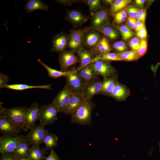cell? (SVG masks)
<instances>
[{"instance_id":"6da1fadb","label":"cell","mask_w":160,"mask_h":160,"mask_svg":"<svg viewBox=\"0 0 160 160\" xmlns=\"http://www.w3.org/2000/svg\"><path fill=\"white\" fill-rule=\"evenodd\" d=\"M95 107L92 99H86L76 111L71 115V122L82 125H91L92 113Z\"/></svg>"},{"instance_id":"7a4b0ae2","label":"cell","mask_w":160,"mask_h":160,"mask_svg":"<svg viewBox=\"0 0 160 160\" xmlns=\"http://www.w3.org/2000/svg\"><path fill=\"white\" fill-rule=\"evenodd\" d=\"M28 109L25 106L6 108H3L0 104V115L9 119L22 130L27 131L28 129L25 125V117Z\"/></svg>"},{"instance_id":"3957f363","label":"cell","mask_w":160,"mask_h":160,"mask_svg":"<svg viewBox=\"0 0 160 160\" xmlns=\"http://www.w3.org/2000/svg\"><path fill=\"white\" fill-rule=\"evenodd\" d=\"M91 29L90 27H85L77 30H71L68 35L67 48L74 53L84 48V36Z\"/></svg>"},{"instance_id":"277c9868","label":"cell","mask_w":160,"mask_h":160,"mask_svg":"<svg viewBox=\"0 0 160 160\" xmlns=\"http://www.w3.org/2000/svg\"><path fill=\"white\" fill-rule=\"evenodd\" d=\"M25 136L17 135L0 137V153L1 155L12 154Z\"/></svg>"},{"instance_id":"5b68a950","label":"cell","mask_w":160,"mask_h":160,"mask_svg":"<svg viewBox=\"0 0 160 160\" xmlns=\"http://www.w3.org/2000/svg\"><path fill=\"white\" fill-rule=\"evenodd\" d=\"M57 112L52 103L41 105L39 107L38 120L44 126L52 124L57 119Z\"/></svg>"},{"instance_id":"8992f818","label":"cell","mask_w":160,"mask_h":160,"mask_svg":"<svg viewBox=\"0 0 160 160\" xmlns=\"http://www.w3.org/2000/svg\"><path fill=\"white\" fill-rule=\"evenodd\" d=\"M73 92L65 85L51 103L58 112L64 113L65 109Z\"/></svg>"},{"instance_id":"52a82bcc","label":"cell","mask_w":160,"mask_h":160,"mask_svg":"<svg viewBox=\"0 0 160 160\" xmlns=\"http://www.w3.org/2000/svg\"><path fill=\"white\" fill-rule=\"evenodd\" d=\"M44 127L43 124L39 123L30 129L25 135L32 146H39L43 143L45 136L48 133L47 131L45 129Z\"/></svg>"},{"instance_id":"ba28073f","label":"cell","mask_w":160,"mask_h":160,"mask_svg":"<svg viewBox=\"0 0 160 160\" xmlns=\"http://www.w3.org/2000/svg\"><path fill=\"white\" fill-rule=\"evenodd\" d=\"M102 87V82L99 77L84 84L80 92L86 99H92L95 95L100 94Z\"/></svg>"},{"instance_id":"9c48e42d","label":"cell","mask_w":160,"mask_h":160,"mask_svg":"<svg viewBox=\"0 0 160 160\" xmlns=\"http://www.w3.org/2000/svg\"><path fill=\"white\" fill-rule=\"evenodd\" d=\"M96 73L105 78H108L115 74V68L109 61L99 60L90 64Z\"/></svg>"},{"instance_id":"30bf717a","label":"cell","mask_w":160,"mask_h":160,"mask_svg":"<svg viewBox=\"0 0 160 160\" xmlns=\"http://www.w3.org/2000/svg\"><path fill=\"white\" fill-rule=\"evenodd\" d=\"M71 50L65 49L60 52L58 60L61 71H66L68 68L72 65L80 63V60Z\"/></svg>"},{"instance_id":"8fae6325","label":"cell","mask_w":160,"mask_h":160,"mask_svg":"<svg viewBox=\"0 0 160 160\" xmlns=\"http://www.w3.org/2000/svg\"><path fill=\"white\" fill-rule=\"evenodd\" d=\"M21 129L8 118L0 115V132L5 136L17 135Z\"/></svg>"},{"instance_id":"7c38bea8","label":"cell","mask_w":160,"mask_h":160,"mask_svg":"<svg viewBox=\"0 0 160 160\" xmlns=\"http://www.w3.org/2000/svg\"><path fill=\"white\" fill-rule=\"evenodd\" d=\"M66 14L64 19L67 20L73 25L74 28L81 27L87 22L90 16L83 14L78 10L66 9Z\"/></svg>"},{"instance_id":"4fadbf2b","label":"cell","mask_w":160,"mask_h":160,"mask_svg":"<svg viewBox=\"0 0 160 160\" xmlns=\"http://www.w3.org/2000/svg\"><path fill=\"white\" fill-rule=\"evenodd\" d=\"M86 99L80 92L73 93L65 109L64 113L71 115L79 108Z\"/></svg>"},{"instance_id":"5bb4252c","label":"cell","mask_w":160,"mask_h":160,"mask_svg":"<svg viewBox=\"0 0 160 160\" xmlns=\"http://www.w3.org/2000/svg\"><path fill=\"white\" fill-rule=\"evenodd\" d=\"M66 84L73 92H80L84 83L77 72V69L74 72L65 77Z\"/></svg>"},{"instance_id":"9a60e30c","label":"cell","mask_w":160,"mask_h":160,"mask_svg":"<svg viewBox=\"0 0 160 160\" xmlns=\"http://www.w3.org/2000/svg\"><path fill=\"white\" fill-rule=\"evenodd\" d=\"M68 35L65 32H61L55 35L52 38V52H61L67 48Z\"/></svg>"},{"instance_id":"2e32d148","label":"cell","mask_w":160,"mask_h":160,"mask_svg":"<svg viewBox=\"0 0 160 160\" xmlns=\"http://www.w3.org/2000/svg\"><path fill=\"white\" fill-rule=\"evenodd\" d=\"M39 107L38 103H33L31 107L28 108L25 117V125L28 129H31L36 125L38 119Z\"/></svg>"},{"instance_id":"e0dca14e","label":"cell","mask_w":160,"mask_h":160,"mask_svg":"<svg viewBox=\"0 0 160 160\" xmlns=\"http://www.w3.org/2000/svg\"><path fill=\"white\" fill-rule=\"evenodd\" d=\"M109 14L106 9H101L97 11L92 16L91 27L101 26L108 23Z\"/></svg>"},{"instance_id":"ac0fdd59","label":"cell","mask_w":160,"mask_h":160,"mask_svg":"<svg viewBox=\"0 0 160 160\" xmlns=\"http://www.w3.org/2000/svg\"><path fill=\"white\" fill-rule=\"evenodd\" d=\"M111 50L109 40L104 36L102 37L96 45L89 50L95 56L110 52Z\"/></svg>"},{"instance_id":"d6986e66","label":"cell","mask_w":160,"mask_h":160,"mask_svg":"<svg viewBox=\"0 0 160 160\" xmlns=\"http://www.w3.org/2000/svg\"><path fill=\"white\" fill-rule=\"evenodd\" d=\"M31 145V143L25 136L24 139L19 144L12 154L17 159L26 158Z\"/></svg>"},{"instance_id":"ffe728a7","label":"cell","mask_w":160,"mask_h":160,"mask_svg":"<svg viewBox=\"0 0 160 160\" xmlns=\"http://www.w3.org/2000/svg\"><path fill=\"white\" fill-rule=\"evenodd\" d=\"M77 72L84 84L99 77L90 64L78 68Z\"/></svg>"},{"instance_id":"44dd1931","label":"cell","mask_w":160,"mask_h":160,"mask_svg":"<svg viewBox=\"0 0 160 160\" xmlns=\"http://www.w3.org/2000/svg\"><path fill=\"white\" fill-rule=\"evenodd\" d=\"M91 29L101 33L106 38L113 40L118 38L119 33L115 28L108 23L103 25L95 27H91Z\"/></svg>"},{"instance_id":"7402d4cb","label":"cell","mask_w":160,"mask_h":160,"mask_svg":"<svg viewBox=\"0 0 160 160\" xmlns=\"http://www.w3.org/2000/svg\"><path fill=\"white\" fill-rule=\"evenodd\" d=\"M102 82V87L100 94L110 96L113 89L118 82L117 76L115 74L108 78H104Z\"/></svg>"},{"instance_id":"603a6c76","label":"cell","mask_w":160,"mask_h":160,"mask_svg":"<svg viewBox=\"0 0 160 160\" xmlns=\"http://www.w3.org/2000/svg\"><path fill=\"white\" fill-rule=\"evenodd\" d=\"M101 38L99 32L91 29L85 35L84 45L92 48L96 45Z\"/></svg>"},{"instance_id":"cb8c5ba5","label":"cell","mask_w":160,"mask_h":160,"mask_svg":"<svg viewBox=\"0 0 160 160\" xmlns=\"http://www.w3.org/2000/svg\"><path fill=\"white\" fill-rule=\"evenodd\" d=\"M76 53L81 63L79 68L89 65L94 62L95 56L89 50L83 48Z\"/></svg>"},{"instance_id":"d4e9b609","label":"cell","mask_w":160,"mask_h":160,"mask_svg":"<svg viewBox=\"0 0 160 160\" xmlns=\"http://www.w3.org/2000/svg\"><path fill=\"white\" fill-rule=\"evenodd\" d=\"M129 94V91L128 89L123 84L118 82L110 96L119 101H124Z\"/></svg>"},{"instance_id":"484cf974","label":"cell","mask_w":160,"mask_h":160,"mask_svg":"<svg viewBox=\"0 0 160 160\" xmlns=\"http://www.w3.org/2000/svg\"><path fill=\"white\" fill-rule=\"evenodd\" d=\"M48 9V6L40 0H27L24 8L25 10L28 13H31L38 9L47 11Z\"/></svg>"},{"instance_id":"4316f807","label":"cell","mask_w":160,"mask_h":160,"mask_svg":"<svg viewBox=\"0 0 160 160\" xmlns=\"http://www.w3.org/2000/svg\"><path fill=\"white\" fill-rule=\"evenodd\" d=\"M46 151L39 146H32L26 158L28 160H43L46 158Z\"/></svg>"},{"instance_id":"83f0119b","label":"cell","mask_w":160,"mask_h":160,"mask_svg":"<svg viewBox=\"0 0 160 160\" xmlns=\"http://www.w3.org/2000/svg\"><path fill=\"white\" fill-rule=\"evenodd\" d=\"M38 61L47 70L49 76L52 78L56 79L66 76L74 72L76 70L66 71H59L52 69L44 63L40 59H38Z\"/></svg>"},{"instance_id":"f1b7e54d","label":"cell","mask_w":160,"mask_h":160,"mask_svg":"<svg viewBox=\"0 0 160 160\" xmlns=\"http://www.w3.org/2000/svg\"><path fill=\"white\" fill-rule=\"evenodd\" d=\"M5 88L16 90H23L33 88H40L51 90L50 84L39 86H31L24 84H7L5 87Z\"/></svg>"},{"instance_id":"f546056e","label":"cell","mask_w":160,"mask_h":160,"mask_svg":"<svg viewBox=\"0 0 160 160\" xmlns=\"http://www.w3.org/2000/svg\"><path fill=\"white\" fill-rule=\"evenodd\" d=\"M58 137L55 134L49 133L45 136L43 141L46 151L53 149L57 144Z\"/></svg>"},{"instance_id":"4dcf8cb0","label":"cell","mask_w":160,"mask_h":160,"mask_svg":"<svg viewBox=\"0 0 160 160\" xmlns=\"http://www.w3.org/2000/svg\"><path fill=\"white\" fill-rule=\"evenodd\" d=\"M132 1L131 0H114L110 8V12L112 15L115 13L123 9Z\"/></svg>"},{"instance_id":"1f68e13d","label":"cell","mask_w":160,"mask_h":160,"mask_svg":"<svg viewBox=\"0 0 160 160\" xmlns=\"http://www.w3.org/2000/svg\"><path fill=\"white\" fill-rule=\"evenodd\" d=\"M122 60L132 61L139 58L137 52L132 50L118 53Z\"/></svg>"},{"instance_id":"d6a6232c","label":"cell","mask_w":160,"mask_h":160,"mask_svg":"<svg viewBox=\"0 0 160 160\" xmlns=\"http://www.w3.org/2000/svg\"><path fill=\"white\" fill-rule=\"evenodd\" d=\"M123 39L126 41L133 36L134 33L128 25H123L118 27Z\"/></svg>"},{"instance_id":"836d02e7","label":"cell","mask_w":160,"mask_h":160,"mask_svg":"<svg viewBox=\"0 0 160 160\" xmlns=\"http://www.w3.org/2000/svg\"><path fill=\"white\" fill-rule=\"evenodd\" d=\"M127 14L126 9H123L118 11L113 15L114 23L116 25L120 24L125 20Z\"/></svg>"},{"instance_id":"e575fe53","label":"cell","mask_w":160,"mask_h":160,"mask_svg":"<svg viewBox=\"0 0 160 160\" xmlns=\"http://www.w3.org/2000/svg\"><path fill=\"white\" fill-rule=\"evenodd\" d=\"M87 3L91 16L97 11L101 9V1L99 0H88Z\"/></svg>"},{"instance_id":"d590c367","label":"cell","mask_w":160,"mask_h":160,"mask_svg":"<svg viewBox=\"0 0 160 160\" xmlns=\"http://www.w3.org/2000/svg\"><path fill=\"white\" fill-rule=\"evenodd\" d=\"M100 60L108 61L122 60L118 53L111 52L100 55Z\"/></svg>"},{"instance_id":"8d00e7d4","label":"cell","mask_w":160,"mask_h":160,"mask_svg":"<svg viewBox=\"0 0 160 160\" xmlns=\"http://www.w3.org/2000/svg\"><path fill=\"white\" fill-rule=\"evenodd\" d=\"M112 47L116 51L119 52L126 51L128 49L127 44L122 41L114 42L112 44Z\"/></svg>"},{"instance_id":"74e56055","label":"cell","mask_w":160,"mask_h":160,"mask_svg":"<svg viewBox=\"0 0 160 160\" xmlns=\"http://www.w3.org/2000/svg\"><path fill=\"white\" fill-rule=\"evenodd\" d=\"M147 49V43L146 39H141L139 48L137 52L139 58L143 56L146 52Z\"/></svg>"},{"instance_id":"f35d334b","label":"cell","mask_w":160,"mask_h":160,"mask_svg":"<svg viewBox=\"0 0 160 160\" xmlns=\"http://www.w3.org/2000/svg\"><path fill=\"white\" fill-rule=\"evenodd\" d=\"M139 9L133 6L129 7L127 9L129 16L131 18H136L138 15Z\"/></svg>"},{"instance_id":"ab89813d","label":"cell","mask_w":160,"mask_h":160,"mask_svg":"<svg viewBox=\"0 0 160 160\" xmlns=\"http://www.w3.org/2000/svg\"><path fill=\"white\" fill-rule=\"evenodd\" d=\"M9 81L8 76L2 73H0V89L5 88L8 84Z\"/></svg>"},{"instance_id":"60d3db41","label":"cell","mask_w":160,"mask_h":160,"mask_svg":"<svg viewBox=\"0 0 160 160\" xmlns=\"http://www.w3.org/2000/svg\"><path fill=\"white\" fill-rule=\"evenodd\" d=\"M136 34L137 37L141 39H145L147 37V32L145 26L136 31Z\"/></svg>"},{"instance_id":"b9f144b4","label":"cell","mask_w":160,"mask_h":160,"mask_svg":"<svg viewBox=\"0 0 160 160\" xmlns=\"http://www.w3.org/2000/svg\"><path fill=\"white\" fill-rule=\"evenodd\" d=\"M45 160H61L53 149L50 151L48 156L46 157Z\"/></svg>"},{"instance_id":"7bdbcfd3","label":"cell","mask_w":160,"mask_h":160,"mask_svg":"<svg viewBox=\"0 0 160 160\" xmlns=\"http://www.w3.org/2000/svg\"><path fill=\"white\" fill-rule=\"evenodd\" d=\"M136 20L127 16L126 20V23L127 25L132 29H135L136 27L135 22Z\"/></svg>"},{"instance_id":"ee69618b","label":"cell","mask_w":160,"mask_h":160,"mask_svg":"<svg viewBox=\"0 0 160 160\" xmlns=\"http://www.w3.org/2000/svg\"><path fill=\"white\" fill-rule=\"evenodd\" d=\"M1 160H17L12 154L1 155Z\"/></svg>"},{"instance_id":"f6af8a7d","label":"cell","mask_w":160,"mask_h":160,"mask_svg":"<svg viewBox=\"0 0 160 160\" xmlns=\"http://www.w3.org/2000/svg\"><path fill=\"white\" fill-rule=\"evenodd\" d=\"M135 24L136 25L135 28V29L136 32L140 30L145 26L144 23L136 20Z\"/></svg>"},{"instance_id":"bcb514c9","label":"cell","mask_w":160,"mask_h":160,"mask_svg":"<svg viewBox=\"0 0 160 160\" xmlns=\"http://www.w3.org/2000/svg\"><path fill=\"white\" fill-rule=\"evenodd\" d=\"M129 41L138 47H139L140 44L141 40L138 37L136 36L135 37L131 39Z\"/></svg>"},{"instance_id":"7dc6e473","label":"cell","mask_w":160,"mask_h":160,"mask_svg":"<svg viewBox=\"0 0 160 160\" xmlns=\"http://www.w3.org/2000/svg\"><path fill=\"white\" fill-rule=\"evenodd\" d=\"M58 1V2L66 5H71L75 2H80V1H76V0H68V1H64V0H58L57 1Z\"/></svg>"},{"instance_id":"c3c4849f","label":"cell","mask_w":160,"mask_h":160,"mask_svg":"<svg viewBox=\"0 0 160 160\" xmlns=\"http://www.w3.org/2000/svg\"><path fill=\"white\" fill-rule=\"evenodd\" d=\"M138 15L145 20L146 15V10L143 8L139 9L138 12Z\"/></svg>"},{"instance_id":"681fc988","label":"cell","mask_w":160,"mask_h":160,"mask_svg":"<svg viewBox=\"0 0 160 160\" xmlns=\"http://www.w3.org/2000/svg\"><path fill=\"white\" fill-rule=\"evenodd\" d=\"M145 1V0H136L135 2L137 6L142 8L143 7Z\"/></svg>"},{"instance_id":"f907efd6","label":"cell","mask_w":160,"mask_h":160,"mask_svg":"<svg viewBox=\"0 0 160 160\" xmlns=\"http://www.w3.org/2000/svg\"><path fill=\"white\" fill-rule=\"evenodd\" d=\"M114 0H106L103 1L105 4H108L111 6L113 3Z\"/></svg>"},{"instance_id":"816d5d0a","label":"cell","mask_w":160,"mask_h":160,"mask_svg":"<svg viewBox=\"0 0 160 160\" xmlns=\"http://www.w3.org/2000/svg\"><path fill=\"white\" fill-rule=\"evenodd\" d=\"M17 160H28L27 158L21 159H17Z\"/></svg>"},{"instance_id":"f5cc1de1","label":"cell","mask_w":160,"mask_h":160,"mask_svg":"<svg viewBox=\"0 0 160 160\" xmlns=\"http://www.w3.org/2000/svg\"><path fill=\"white\" fill-rule=\"evenodd\" d=\"M159 151H160V141L159 142Z\"/></svg>"}]
</instances>
